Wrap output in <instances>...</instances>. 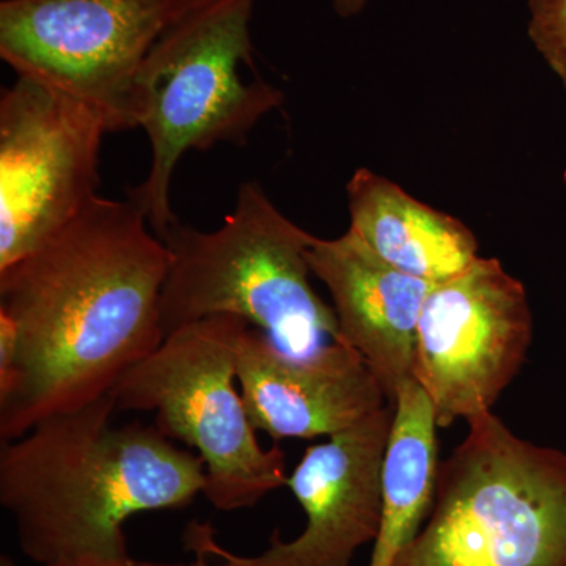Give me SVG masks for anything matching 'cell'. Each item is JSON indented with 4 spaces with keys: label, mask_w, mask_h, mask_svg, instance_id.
Instances as JSON below:
<instances>
[{
    "label": "cell",
    "mask_w": 566,
    "mask_h": 566,
    "mask_svg": "<svg viewBox=\"0 0 566 566\" xmlns=\"http://www.w3.org/2000/svg\"><path fill=\"white\" fill-rule=\"evenodd\" d=\"M169 251L133 200L96 197L62 232L0 271V315L18 335L0 439L111 392L161 346Z\"/></svg>",
    "instance_id": "cell-1"
},
{
    "label": "cell",
    "mask_w": 566,
    "mask_h": 566,
    "mask_svg": "<svg viewBox=\"0 0 566 566\" xmlns=\"http://www.w3.org/2000/svg\"><path fill=\"white\" fill-rule=\"evenodd\" d=\"M102 115L18 76L0 98V271L62 232L98 197Z\"/></svg>",
    "instance_id": "cell-8"
},
{
    "label": "cell",
    "mask_w": 566,
    "mask_h": 566,
    "mask_svg": "<svg viewBox=\"0 0 566 566\" xmlns=\"http://www.w3.org/2000/svg\"><path fill=\"white\" fill-rule=\"evenodd\" d=\"M256 0H202L175 22L142 63L132 92L133 128L147 133L150 172L129 191L159 238L177 222L170 205L175 169L186 153L244 145L283 93L253 69L251 20Z\"/></svg>",
    "instance_id": "cell-3"
},
{
    "label": "cell",
    "mask_w": 566,
    "mask_h": 566,
    "mask_svg": "<svg viewBox=\"0 0 566 566\" xmlns=\"http://www.w3.org/2000/svg\"><path fill=\"white\" fill-rule=\"evenodd\" d=\"M237 378L253 428L274 441L331 438L389 403L364 357L344 342L294 356L253 326L238 346Z\"/></svg>",
    "instance_id": "cell-11"
},
{
    "label": "cell",
    "mask_w": 566,
    "mask_h": 566,
    "mask_svg": "<svg viewBox=\"0 0 566 566\" xmlns=\"http://www.w3.org/2000/svg\"><path fill=\"white\" fill-rule=\"evenodd\" d=\"M394 405L382 464L381 517L368 566H394L430 515L438 480V424L427 394L409 381Z\"/></svg>",
    "instance_id": "cell-14"
},
{
    "label": "cell",
    "mask_w": 566,
    "mask_h": 566,
    "mask_svg": "<svg viewBox=\"0 0 566 566\" xmlns=\"http://www.w3.org/2000/svg\"><path fill=\"white\" fill-rule=\"evenodd\" d=\"M170 262L161 297L164 338L218 315L248 319L283 352L307 356L340 342L334 308L311 283L305 232L245 181L237 203L211 232L174 222L161 238Z\"/></svg>",
    "instance_id": "cell-4"
},
{
    "label": "cell",
    "mask_w": 566,
    "mask_h": 566,
    "mask_svg": "<svg viewBox=\"0 0 566 566\" xmlns=\"http://www.w3.org/2000/svg\"><path fill=\"white\" fill-rule=\"evenodd\" d=\"M252 326L234 315L186 324L112 387L117 411L155 415V427L196 450L216 510L252 509L285 486V453L263 449L237 389L238 346Z\"/></svg>",
    "instance_id": "cell-6"
},
{
    "label": "cell",
    "mask_w": 566,
    "mask_h": 566,
    "mask_svg": "<svg viewBox=\"0 0 566 566\" xmlns=\"http://www.w3.org/2000/svg\"><path fill=\"white\" fill-rule=\"evenodd\" d=\"M532 334L526 286L499 260L434 285L417 324L415 379L438 428L491 411L526 363Z\"/></svg>",
    "instance_id": "cell-9"
},
{
    "label": "cell",
    "mask_w": 566,
    "mask_h": 566,
    "mask_svg": "<svg viewBox=\"0 0 566 566\" xmlns=\"http://www.w3.org/2000/svg\"><path fill=\"white\" fill-rule=\"evenodd\" d=\"M202 0H2L0 57L102 115L109 133L133 128L134 80L153 46Z\"/></svg>",
    "instance_id": "cell-7"
},
{
    "label": "cell",
    "mask_w": 566,
    "mask_h": 566,
    "mask_svg": "<svg viewBox=\"0 0 566 566\" xmlns=\"http://www.w3.org/2000/svg\"><path fill=\"white\" fill-rule=\"evenodd\" d=\"M346 197L348 232L401 273L439 285L480 259L475 234L464 222L420 202L382 175L357 169Z\"/></svg>",
    "instance_id": "cell-13"
},
{
    "label": "cell",
    "mask_w": 566,
    "mask_h": 566,
    "mask_svg": "<svg viewBox=\"0 0 566 566\" xmlns=\"http://www.w3.org/2000/svg\"><path fill=\"white\" fill-rule=\"evenodd\" d=\"M439 463L428 523L394 566H566V453L488 411Z\"/></svg>",
    "instance_id": "cell-5"
},
{
    "label": "cell",
    "mask_w": 566,
    "mask_h": 566,
    "mask_svg": "<svg viewBox=\"0 0 566 566\" xmlns=\"http://www.w3.org/2000/svg\"><path fill=\"white\" fill-rule=\"evenodd\" d=\"M307 262L333 297L340 342L364 357L394 405L416 381L417 324L434 285L382 262L348 230L334 240L315 237Z\"/></svg>",
    "instance_id": "cell-12"
},
{
    "label": "cell",
    "mask_w": 566,
    "mask_h": 566,
    "mask_svg": "<svg viewBox=\"0 0 566 566\" xmlns=\"http://www.w3.org/2000/svg\"><path fill=\"white\" fill-rule=\"evenodd\" d=\"M395 405L368 416L349 430L308 447L286 486L303 506L307 526L293 542H281L256 556H240L216 539L210 523L191 521L182 546L193 566H352L360 546L376 538L381 517L382 464Z\"/></svg>",
    "instance_id": "cell-10"
},
{
    "label": "cell",
    "mask_w": 566,
    "mask_h": 566,
    "mask_svg": "<svg viewBox=\"0 0 566 566\" xmlns=\"http://www.w3.org/2000/svg\"><path fill=\"white\" fill-rule=\"evenodd\" d=\"M368 0H333L335 13L342 18H353L363 13Z\"/></svg>",
    "instance_id": "cell-17"
},
{
    "label": "cell",
    "mask_w": 566,
    "mask_h": 566,
    "mask_svg": "<svg viewBox=\"0 0 566 566\" xmlns=\"http://www.w3.org/2000/svg\"><path fill=\"white\" fill-rule=\"evenodd\" d=\"M44 566H193L186 564H169V562L136 560L132 556L117 558L84 557L74 560L57 562V564Z\"/></svg>",
    "instance_id": "cell-16"
},
{
    "label": "cell",
    "mask_w": 566,
    "mask_h": 566,
    "mask_svg": "<svg viewBox=\"0 0 566 566\" xmlns=\"http://www.w3.org/2000/svg\"><path fill=\"white\" fill-rule=\"evenodd\" d=\"M528 35L566 88V0H528Z\"/></svg>",
    "instance_id": "cell-15"
},
{
    "label": "cell",
    "mask_w": 566,
    "mask_h": 566,
    "mask_svg": "<svg viewBox=\"0 0 566 566\" xmlns=\"http://www.w3.org/2000/svg\"><path fill=\"white\" fill-rule=\"evenodd\" d=\"M111 394L41 420L0 449V505L40 566L129 556L125 523L203 494L202 458L153 424H115Z\"/></svg>",
    "instance_id": "cell-2"
}]
</instances>
